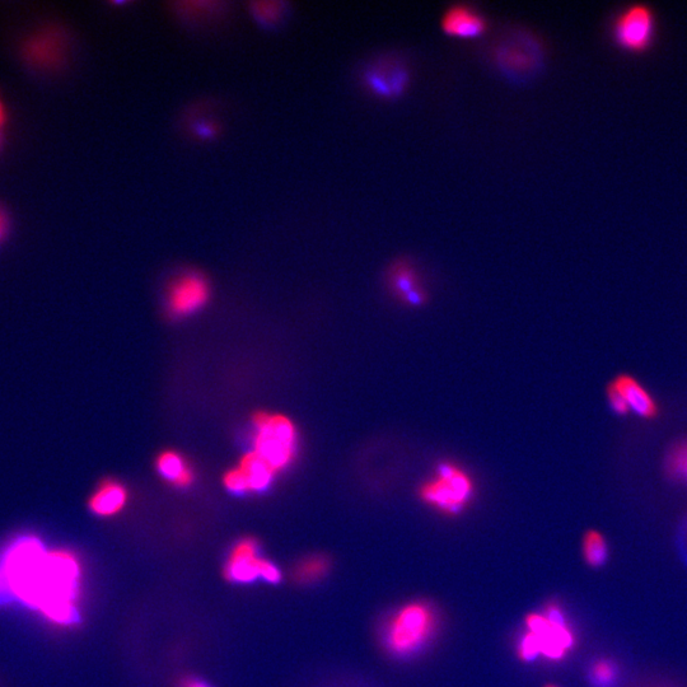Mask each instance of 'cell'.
Wrapping results in <instances>:
<instances>
[{"instance_id": "25", "label": "cell", "mask_w": 687, "mask_h": 687, "mask_svg": "<svg viewBox=\"0 0 687 687\" xmlns=\"http://www.w3.org/2000/svg\"><path fill=\"white\" fill-rule=\"evenodd\" d=\"M7 228H8L7 218H6V216H4V213L2 212V210H0V242L3 241L4 237H6Z\"/></svg>"}, {"instance_id": "23", "label": "cell", "mask_w": 687, "mask_h": 687, "mask_svg": "<svg viewBox=\"0 0 687 687\" xmlns=\"http://www.w3.org/2000/svg\"><path fill=\"white\" fill-rule=\"evenodd\" d=\"M218 3H182L177 4V12L182 18L189 21L210 20L213 16L218 14Z\"/></svg>"}, {"instance_id": "19", "label": "cell", "mask_w": 687, "mask_h": 687, "mask_svg": "<svg viewBox=\"0 0 687 687\" xmlns=\"http://www.w3.org/2000/svg\"><path fill=\"white\" fill-rule=\"evenodd\" d=\"M582 556L584 563L592 569L605 567L609 562L610 548L609 542L602 532L598 530H588L584 532L582 539Z\"/></svg>"}, {"instance_id": "28", "label": "cell", "mask_w": 687, "mask_h": 687, "mask_svg": "<svg viewBox=\"0 0 687 687\" xmlns=\"http://www.w3.org/2000/svg\"><path fill=\"white\" fill-rule=\"evenodd\" d=\"M544 687H560L559 685L556 684H546Z\"/></svg>"}, {"instance_id": "9", "label": "cell", "mask_w": 687, "mask_h": 687, "mask_svg": "<svg viewBox=\"0 0 687 687\" xmlns=\"http://www.w3.org/2000/svg\"><path fill=\"white\" fill-rule=\"evenodd\" d=\"M209 297L210 285L207 278L198 271H186L168 288V311L177 317L193 315L207 305Z\"/></svg>"}, {"instance_id": "3", "label": "cell", "mask_w": 687, "mask_h": 687, "mask_svg": "<svg viewBox=\"0 0 687 687\" xmlns=\"http://www.w3.org/2000/svg\"><path fill=\"white\" fill-rule=\"evenodd\" d=\"M419 498L428 507L445 516H457L474 499L475 483L469 472L453 462H441L431 478L418 490Z\"/></svg>"}, {"instance_id": "11", "label": "cell", "mask_w": 687, "mask_h": 687, "mask_svg": "<svg viewBox=\"0 0 687 687\" xmlns=\"http://www.w3.org/2000/svg\"><path fill=\"white\" fill-rule=\"evenodd\" d=\"M28 62L40 69L54 70L64 65L69 54V39L59 28H48L32 36L25 45Z\"/></svg>"}, {"instance_id": "8", "label": "cell", "mask_w": 687, "mask_h": 687, "mask_svg": "<svg viewBox=\"0 0 687 687\" xmlns=\"http://www.w3.org/2000/svg\"><path fill=\"white\" fill-rule=\"evenodd\" d=\"M361 81L364 90L373 96L392 100L408 90L411 72L404 60L396 55H381L363 68Z\"/></svg>"}, {"instance_id": "13", "label": "cell", "mask_w": 687, "mask_h": 687, "mask_svg": "<svg viewBox=\"0 0 687 687\" xmlns=\"http://www.w3.org/2000/svg\"><path fill=\"white\" fill-rule=\"evenodd\" d=\"M387 284L392 294L406 305H423L428 296L419 271L411 261L406 259L397 260L390 266L387 271Z\"/></svg>"}, {"instance_id": "17", "label": "cell", "mask_w": 687, "mask_h": 687, "mask_svg": "<svg viewBox=\"0 0 687 687\" xmlns=\"http://www.w3.org/2000/svg\"><path fill=\"white\" fill-rule=\"evenodd\" d=\"M157 470L162 478L177 488H188L195 479L194 471L185 458L175 451H165L157 458Z\"/></svg>"}, {"instance_id": "16", "label": "cell", "mask_w": 687, "mask_h": 687, "mask_svg": "<svg viewBox=\"0 0 687 687\" xmlns=\"http://www.w3.org/2000/svg\"><path fill=\"white\" fill-rule=\"evenodd\" d=\"M247 486V492L260 493L273 484L277 471L254 451L246 452L237 465Z\"/></svg>"}, {"instance_id": "5", "label": "cell", "mask_w": 687, "mask_h": 687, "mask_svg": "<svg viewBox=\"0 0 687 687\" xmlns=\"http://www.w3.org/2000/svg\"><path fill=\"white\" fill-rule=\"evenodd\" d=\"M526 632L535 635L541 657L550 662L565 660L576 649L577 634L567 612L558 601H550L542 612H531L525 620Z\"/></svg>"}, {"instance_id": "14", "label": "cell", "mask_w": 687, "mask_h": 687, "mask_svg": "<svg viewBox=\"0 0 687 687\" xmlns=\"http://www.w3.org/2000/svg\"><path fill=\"white\" fill-rule=\"evenodd\" d=\"M615 392L623 400L629 413L638 414L639 417L652 419L658 414V405L653 399L651 392L640 383L637 378L629 375L616 377L607 387Z\"/></svg>"}, {"instance_id": "24", "label": "cell", "mask_w": 687, "mask_h": 687, "mask_svg": "<svg viewBox=\"0 0 687 687\" xmlns=\"http://www.w3.org/2000/svg\"><path fill=\"white\" fill-rule=\"evenodd\" d=\"M179 687H212L208 684V682H205L202 679H198V677H193V676H186L182 677V679L179 681Z\"/></svg>"}, {"instance_id": "18", "label": "cell", "mask_w": 687, "mask_h": 687, "mask_svg": "<svg viewBox=\"0 0 687 687\" xmlns=\"http://www.w3.org/2000/svg\"><path fill=\"white\" fill-rule=\"evenodd\" d=\"M331 559L324 554H312L299 560L293 569V578L301 586L319 583L331 570Z\"/></svg>"}, {"instance_id": "12", "label": "cell", "mask_w": 687, "mask_h": 687, "mask_svg": "<svg viewBox=\"0 0 687 687\" xmlns=\"http://www.w3.org/2000/svg\"><path fill=\"white\" fill-rule=\"evenodd\" d=\"M441 27L446 34L460 39H478L488 31L489 21L479 9L470 4L457 3L443 12Z\"/></svg>"}, {"instance_id": "6", "label": "cell", "mask_w": 687, "mask_h": 687, "mask_svg": "<svg viewBox=\"0 0 687 687\" xmlns=\"http://www.w3.org/2000/svg\"><path fill=\"white\" fill-rule=\"evenodd\" d=\"M493 62L507 78L532 77L542 64L540 42L531 32L525 30L509 32L500 37L495 45Z\"/></svg>"}, {"instance_id": "2", "label": "cell", "mask_w": 687, "mask_h": 687, "mask_svg": "<svg viewBox=\"0 0 687 687\" xmlns=\"http://www.w3.org/2000/svg\"><path fill=\"white\" fill-rule=\"evenodd\" d=\"M438 630V615L427 601L401 606L383 628V647L391 656L408 658L422 651Z\"/></svg>"}, {"instance_id": "15", "label": "cell", "mask_w": 687, "mask_h": 687, "mask_svg": "<svg viewBox=\"0 0 687 687\" xmlns=\"http://www.w3.org/2000/svg\"><path fill=\"white\" fill-rule=\"evenodd\" d=\"M128 500L129 492L123 484L116 480H105L91 495L88 507L98 517H114L124 511Z\"/></svg>"}, {"instance_id": "26", "label": "cell", "mask_w": 687, "mask_h": 687, "mask_svg": "<svg viewBox=\"0 0 687 687\" xmlns=\"http://www.w3.org/2000/svg\"><path fill=\"white\" fill-rule=\"evenodd\" d=\"M635 687H637V686H635ZM638 687H677V686L671 685V684H666V682H653V684H652V682H648V684L643 685V686H638Z\"/></svg>"}, {"instance_id": "1", "label": "cell", "mask_w": 687, "mask_h": 687, "mask_svg": "<svg viewBox=\"0 0 687 687\" xmlns=\"http://www.w3.org/2000/svg\"><path fill=\"white\" fill-rule=\"evenodd\" d=\"M81 579V568L67 550L48 551L36 537H23L4 555L0 591L7 588L56 623L76 609Z\"/></svg>"}, {"instance_id": "22", "label": "cell", "mask_w": 687, "mask_h": 687, "mask_svg": "<svg viewBox=\"0 0 687 687\" xmlns=\"http://www.w3.org/2000/svg\"><path fill=\"white\" fill-rule=\"evenodd\" d=\"M668 474L687 485V439L676 443L667 453Z\"/></svg>"}, {"instance_id": "27", "label": "cell", "mask_w": 687, "mask_h": 687, "mask_svg": "<svg viewBox=\"0 0 687 687\" xmlns=\"http://www.w3.org/2000/svg\"><path fill=\"white\" fill-rule=\"evenodd\" d=\"M4 121H6V111H4L3 105L0 104V129H2Z\"/></svg>"}, {"instance_id": "7", "label": "cell", "mask_w": 687, "mask_h": 687, "mask_svg": "<svg viewBox=\"0 0 687 687\" xmlns=\"http://www.w3.org/2000/svg\"><path fill=\"white\" fill-rule=\"evenodd\" d=\"M223 573L227 581L240 584L256 581L275 584L283 577L278 565L261 555L260 544L252 537H245L233 545Z\"/></svg>"}, {"instance_id": "21", "label": "cell", "mask_w": 687, "mask_h": 687, "mask_svg": "<svg viewBox=\"0 0 687 687\" xmlns=\"http://www.w3.org/2000/svg\"><path fill=\"white\" fill-rule=\"evenodd\" d=\"M251 14L261 26L275 27L283 21L285 8L279 2H257L251 3Z\"/></svg>"}, {"instance_id": "10", "label": "cell", "mask_w": 687, "mask_h": 687, "mask_svg": "<svg viewBox=\"0 0 687 687\" xmlns=\"http://www.w3.org/2000/svg\"><path fill=\"white\" fill-rule=\"evenodd\" d=\"M654 16L651 9L634 6L621 13L615 22V40L625 50L643 51L651 44L654 36Z\"/></svg>"}, {"instance_id": "4", "label": "cell", "mask_w": 687, "mask_h": 687, "mask_svg": "<svg viewBox=\"0 0 687 687\" xmlns=\"http://www.w3.org/2000/svg\"><path fill=\"white\" fill-rule=\"evenodd\" d=\"M252 450L277 472L287 469L296 458L298 431L283 414L257 413L252 419Z\"/></svg>"}, {"instance_id": "20", "label": "cell", "mask_w": 687, "mask_h": 687, "mask_svg": "<svg viewBox=\"0 0 687 687\" xmlns=\"http://www.w3.org/2000/svg\"><path fill=\"white\" fill-rule=\"evenodd\" d=\"M621 679L619 662L611 657H597L587 668V681L591 687H618Z\"/></svg>"}]
</instances>
